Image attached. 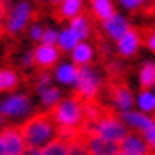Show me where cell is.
<instances>
[{
    "label": "cell",
    "mask_w": 155,
    "mask_h": 155,
    "mask_svg": "<svg viewBox=\"0 0 155 155\" xmlns=\"http://www.w3.org/2000/svg\"><path fill=\"white\" fill-rule=\"evenodd\" d=\"M26 148H38L49 143L54 134V120L49 112H38L18 126Z\"/></svg>",
    "instance_id": "6da1fadb"
},
{
    "label": "cell",
    "mask_w": 155,
    "mask_h": 155,
    "mask_svg": "<svg viewBox=\"0 0 155 155\" xmlns=\"http://www.w3.org/2000/svg\"><path fill=\"white\" fill-rule=\"evenodd\" d=\"M85 133H91V134H96V136H101L108 141H113V143H122L124 138L127 136V131L124 124L120 122V117L119 113L115 112V108L106 105L105 108V113L96 126L92 127L91 131H85Z\"/></svg>",
    "instance_id": "7a4b0ae2"
},
{
    "label": "cell",
    "mask_w": 155,
    "mask_h": 155,
    "mask_svg": "<svg viewBox=\"0 0 155 155\" xmlns=\"http://www.w3.org/2000/svg\"><path fill=\"white\" fill-rule=\"evenodd\" d=\"M49 113L56 126H80L82 124V105L80 99L71 94L49 108Z\"/></svg>",
    "instance_id": "3957f363"
},
{
    "label": "cell",
    "mask_w": 155,
    "mask_h": 155,
    "mask_svg": "<svg viewBox=\"0 0 155 155\" xmlns=\"http://www.w3.org/2000/svg\"><path fill=\"white\" fill-rule=\"evenodd\" d=\"M77 89L73 91V96L82 99H94L98 98L99 87H101V78L91 66H77V80H75Z\"/></svg>",
    "instance_id": "277c9868"
},
{
    "label": "cell",
    "mask_w": 155,
    "mask_h": 155,
    "mask_svg": "<svg viewBox=\"0 0 155 155\" xmlns=\"http://www.w3.org/2000/svg\"><path fill=\"white\" fill-rule=\"evenodd\" d=\"M106 96L122 112H131L134 105V98L131 89L122 80H108L106 84Z\"/></svg>",
    "instance_id": "5b68a950"
},
{
    "label": "cell",
    "mask_w": 155,
    "mask_h": 155,
    "mask_svg": "<svg viewBox=\"0 0 155 155\" xmlns=\"http://www.w3.org/2000/svg\"><path fill=\"white\" fill-rule=\"evenodd\" d=\"M31 7L28 2H21L19 5H16L11 12L7 14V21H5V31L9 35H18L25 26L28 19L31 18Z\"/></svg>",
    "instance_id": "8992f818"
},
{
    "label": "cell",
    "mask_w": 155,
    "mask_h": 155,
    "mask_svg": "<svg viewBox=\"0 0 155 155\" xmlns=\"http://www.w3.org/2000/svg\"><path fill=\"white\" fill-rule=\"evenodd\" d=\"M85 147L89 155H117L120 152V145L108 141L101 136L85 133Z\"/></svg>",
    "instance_id": "52a82bcc"
},
{
    "label": "cell",
    "mask_w": 155,
    "mask_h": 155,
    "mask_svg": "<svg viewBox=\"0 0 155 155\" xmlns=\"http://www.w3.org/2000/svg\"><path fill=\"white\" fill-rule=\"evenodd\" d=\"M0 133H2V140H4L5 155H23V152L26 150V145L18 131V126L4 127V129H0Z\"/></svg>",
    "instance_id": "ba28073f"
},
{
    "label": "cell",
    "mask_w": 155,
    "mask_h": 155,
    "mask_svg": "<svg viewBox=\"0 0 155 155\" xmlns=\"http://www.w3.org/2000/svg\"><path fill=\"white\" fill-rule=\"evenodd\" d=\"M33 59L38 68H42L44 71H47L52 68L59 59V51L54 45H38L33 52Z\"/></svg>",
    "instance_id": "9c48e42d"
},
{
    "label": "cell",
    "mask_w": 155,
    "mask_h": 155,
    "mask_svg": "<svg viewBox=\"0 0 155 155\" xmlns=\"http://www.w3.org/2000/svg\"><path fill=\"white\" fill-rule=\"evenodd\" d=\"M103 30L106 31V35L113 38V40H120L122 37L127 33V30H129V23L124 16L120 14H115L112 18H108L106 21H103Z\"/></svg>",
    "instance_id": "30bf717a"
},
{
    "label": "cell",
    "mask_w": 155,
    "mask_h": 155,
    "mask_svg": "<svg viewBox=\"0 0 155 155\" xmlns=\"http://www.w3.org/2000/svg\"><path fill=\"white\" fill-rule=\"evenodd\" d=\"M120 150L127 152L133 155H147L148 153V143L145 141V138L140 133H127V136L124 138V141L120 143Z\"/></svg>",
    "instance_id": "8fae6325"
},
{
    "label": "cell",
    "mask_w": 155,
    "mask_h": 155,
    "mask_svg": "<svg viewBox=\"0 0 155 155\" xmlns=\"http://www.w3.org/2000/svg\"><path fill=\"white\" fill-rule=\"evenodd\" d=\"M30 110V101L26 96H12L9 98L4 106H2V113L4 117H19Z\"/></svg>",
    "instance_id": "7c38bea8"
},
{
    "label": "cell",
    "mask_w": 155,
    "mask_h": 155,
    "mask_svg": "<svg viewBox=\"0 0 155 155\" xmlns=\"http://www.w3.org/2000/svg\"><path fill=\"white\" fill-rule=\"evenodd\" d=\"M141 44V37L140 33L136 31V30H127V33L120 40H117V47H119V54L124 58H129L133 56L134 52L138 51V47H140Z\"/></svg>",
    "instance_id": "4fadbf2b"
},
{
    "label": "cell",
    "mask_w": 155,
    "mask_h": 155,
    "mask_svg": "<svg viewBox=\"0 0 155 155\" xmlns=\"http://www.w3.org/2000/svg\"><path fill=\"white\" fill-rule=\"evenodd\" d=\"M120 119H124V122L129 124L136 133H145L148 127L155 124L152 117H147L145 113H136V112H122Z\"/></svg>",
    "instance_id": "5bb4252c"
},
{
    "label": "cell",
    "mask_w": 155,
    "mask_h": 155,
    "mask_svg": "<svg viewBox=\"0 0 155 155\" xmlns=\"http://www.w3.org/2000/svg\"><path fill=\"white\" fill-rule=\"evenodd\" d=\"M82 11V0H63L56 11V19H73Z\"/></svg>",
    "instance_id": "9a60e30c"
},
{
    "label": "cell",
    "mask_w": 155,
    "mask_h": 155,
    "mask_svg": "<svg viewBox=\"0 0 155 155\" xmlns=\"http://www.w3.org/2000/svg\"><path fill=\"white\" fill-rule=\"evenodd\" d=\"M19 85V77L14 70L11 68H0V91L2 92H11L18 89Z\"/></svg>",
    "instance_id": "2e32d148"
},
{
    "label": "cell",
    "mask_w": 155,
    "mask_h": 155,
    "mask_svg": "<svg viewBox=\"0 0 155 155\" xmlns=\"http://www.w3.org/2000/svg\"><path fill=\"white\" fill-rule=\"evenodd\" d=\"M71 58L77 66H87L92 59V47L85 42H78L77 47L71 51Z\"/></svg>",
    "instance_id": "e0dca14e"
},
{
    "label": "cell",
    "mask_w": 155,
    "mask_h": 155,
    "mask_svg": "<svg viewBox=\"0 0 155 155\" xmlns=\"http://www.w3.org/2000/svg\"><path fill=\"white\" fill-rule=\"evenodd\" d=\"M140 84L141 91H150L155 85V63L147 61L140 71Z\"/></svg>",
    "instance_id": "ac0fdd59"
},
{
    "label": "cell",
    "mask_w": 155,
    "mask_h": 155,
    "mask_svg": "<svg viewBox=\"0 0 155 155\" xmlns=\"http://www.w3.org/2000/svg\"><path fill=\"white\" fill-rule=\"evenodd\" d=\"M92 12L98 19L106 21L108 18H112L115 14L112 0H92Z\"/></svg>",
    "instance_id": "d6986e66"
},
{
    "label": "cell",
    "mask_w": 155,
    "mask_h": 155,
    "mask_svg": "<svg viewBox=\"0 0 155 155\" xmlns=\"http://www.w3.org/2000/svg\"><path fill=\"white\" fill-rule=\"evenodd\" d=\"M42 150H44V155H68V152H70V143L59 140V138H54Z\"/></svg>",
    "instance_id": "ffe728a7"
},
{
    "label": "cell",
    "mask_w": 155,
    "mask_h": 155,
    "mask_svg": "<svg viewBox=\"0 0 155 155\" xmlns=\"http://www.w3.org/2000/svg\"><path fill=\"white\" fill-rule=\"evenodd\" d=\"M80 42V38H78L70 28L63 30L59 37H58V45H59V49L61 51H73L77 47V44Z\"/></svg>",
    "instance_id": "44dd1931"
},
{
    "label": "cell",
    "mask_w": 155,
    "mask_h": 155,
    "mask_svg": "<svg viewBox=\"0 0 155 155\" xmlns=\"http://www.w3.org/2000/svg\"><path fill=\"white\" fill-rule=\"evenodd\" d=\"M70 30L80 40L82 38H87L89 37V21H87V18L85 16H80V14L77 18H73L71 19V25H70Z\"/></svg>",
    "instance_id": "7402d4cb"
},
{
    "label": "cell",
    "mask_w": 155,
    "mask_h": 155,
    "mask_svg": "<svg viewBox=\"0 0 155 155\" xmlns=\"http://www.w3.org/2000/svg\"><path fill=\"white\" fill-rule=\"evenodd\" d=\"M56 77L61 84H75V80H77V66H73V64H61L58 68Z\"/></svg>",
    "instance_id": "603a6c76"
},
{
    "label": "cell",
    "mask_w": 155,
    "mask_h": 155,
    "mask_svg": "<svg viewBox=\"0 0 155 155\" xmlns=\"http://www.w3.org/2000/svg\"><path fill=\"white\" fill-rule=\"evenodd\" d=\"M138 105L143 112H148L153 115L155 113V94L150 91H141L140 98H138Z\"/></svg>",
    "instance_id": "cb8c5ba5"
},
{
    "label": "cell",
    "mask_w": 155,
    "mask_h": 155,
    "mask_svg": "<svg viewBox=\"0 0 155 155\" xmlns=\"http://www.w3.org/2000/svg\"><path fill=\"white\" fill-rule=\"evenodd\" d=\"M40 96H42V103L49 108H52L54 105L59 103V91L56 87H47L45 91L40 92Z\"/></svg>",
    "instance_id": "d4e9b609"
},
{
    "label": "cell",
    "mask_w": 155,
    "mask_h": 155,
    "mask_svg": "<svg viewBox=\"0 0 155 155\" xmlns=\"http://www.w3.org/2000/svg\"><path fill=\"white\" fill-rule=\"evenodd\" d=\"M58 37H59V33H56L54 30H45L42 33V45H54V44H58Z\"/></svg>",
    "instance_id": "484cf974"
},
{
    "label": "cell",
    "mask_w": 155,
    "mask_h": 155,
    "mask_svg": "<svg viewBox=\"0 0 155 155\" xmlns=\"http://www.w3.org/2000/svg\"><path fill=\"white\" fill-rule=\"evenodd\" d=\"M7 7H9V4H5L4 0H0V38L4 37V33H5V26H4V16L7 14Z\"/></svg>",
    "instance_id": "4316f807"
},
{
    "label": "cell",
    "mask_w": 155,
    "mask_h": 155,
    "mask_svg": "<svg viewBox=\"0 0 155 155\" xmlns=\"http://www.w3.org/2000/svg\"><path fill=\"white\" fill-rule=\"evenodd\" d=\"M119 2H120V4H122L126 9H131V11L143 5V0H119Z\"/></svg>",
    "instance_id": "83f0119b"
},
{
    "label": "cell",
    "mask_w": 155,
    "mask_h": 155,
    "mask_svg": "<svg viewBox=\"0 0 155 155\" xmlns=\"http://www.w3.org/2000/svg\"><path fill=\"white\" fill-rule=\"evenodd\" d=\"M42 28L38 26V25H35V26H31V30H30V37L33 38V40H40L42 38Z\"/></svg>",
    "instance_id": "f1b7e54d"
},
{
    "label": "cell",
    "mask_w": 155,
    "mask_h": 155,
    "mask_svg": "<svg viewBox=\"0 0 155 155\" xmlns=\"http://www.w3.org/2000/svg\"><path fill=\"white\" fill-rule=\"evenodd\" d=\"M145 44H147L148 49H152L155 52V33H148L147 38H145Z\"/></svg>",
    "instance_id": "f546056e"
},
{
    "label": "cell",
    "mask_w": 155,
    "mask_h": 155,
    "mask_svg": "<svg viewBox=\"0 0 155 155\" xmlns=\"http://www.w3.org/2000/svg\"><path fill=\"white\" fill-rule=\"evenodd\" d=\"M23 155H44V150L42 148H26Z\"/></svg>",
    "instance_id": "4dcf8cb0"
},
{
    "label": "cell",
    "mask_w": 155,
    "mask_h": 155,
    "mask_svg": "<svg viewBox=\"0 0 155 155\" xmlns=\"http://www.w3.org/2000/svg\"><path fill=\"white\" fill-rule=\"evenodd\" d=\"M35 63V59H33V52H28L26 56L23 58V64L25 66H30V64H33Z\"/></svg>",
    "instance_id": "1f68e13d"
},
{
    "label": "cell",
    "mask_w": 155,
    "mask_h": 155,
    "mask_svg": "<svg viewBox=\"0 0 155 155\" xmlns=\"http://www.w3.org/2000/svg\"><path fill=\"white\" fill-rule=\"evenodd\" d=\"M0 155H5V148H4V140H2V133H0Z\"/></svg>",
    "instance_id": "d6a6232c"
},
{
    "label": "cell",
    "mask_w": 155,
    "mask_h": 155,
    "mask_svg": "<svg viewBox=\"0 0 155 155\" xmlns=\"http://www.w3.org/2000/svg\"><path fill=\"white\" fill-rule=\"evenodd\" d=\"M51 2H52V4H54V5H59V4H61V2H63V0H51Z\"/></svg>",
    "instance_id": "836d02e7"
},
{
    "label": "cell",
    "mask_w": 155,
    "mask_h": 155,
    "mask_svg": "<svg viewBox=\"0 0 155 155\" xmlns=\"http://www.w3.org/2000/svg\"><path fill=\"white\" fill-rule=\"evenodd\" d=\"M117 155H133V153H127V152H122V150H120V152H119Z\"/></svg>",
    "instance_id": "e575fe53"
},
{
    "label": "cell",
    "mask_w": 155,
    "mask_h": 155,
    "mask_svg": "<svg viewBox=\"0 0 155 155\" xmlns=\"http://www.w3.org/2000/svg\"><path fill=\"white\" fill-rule=\"evenodd\" d=\"M152 89H153V91H155V85H153V87H152Z\"/></svg>",
    "instance_id": "d590c367"
},
{
    "label": "cell",
    "mask_w": 155,
    "mask_h": 155,
    "mask_svg": "<svg viewBox=\"0 0 155 155\" xmlns=\"http://www.w3.org/2000/svg\"><path fill=\"white\" fill-rule=\"evenodd\" d=\"M152 119H155V113H153V117H152Z\"/></svg>",
    "instance_id": "8d00e7d4"
},
{
    "label": "cell",
    "mask_w": 155,
    "mask_h": 155,
    "mask_svg": "<svg viewBox=\"0 0 155 155\" xmlns=\"http://www.w3.org/2000/svg\"><path fill=\"white\" fill-rule=\"evenodd\" d=\"M143 2H145V0H143Z\"/></svg>",
    "instance_id": "74e56055"
}]
</instances>
